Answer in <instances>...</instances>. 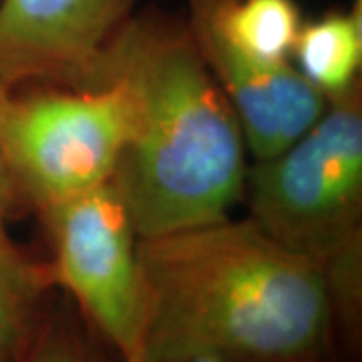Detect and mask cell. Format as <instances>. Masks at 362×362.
Returning <instances> with one entry per match:
<instances>
[{
    "instance_id": "obj_1",
    "label": "cell",
    "mask_w": 362,
    "mask_h": 362,
    "mask_svg": "<svg viewBox=\"0 0 362 362\" xmlns=\"http://www.w3.org/2000/svg\"><path fill=\"white\" fill-rule=\"evenodd\" d=\"M139 264L137 362H342L320 270L250 218L139 238Z\"/></svg>"
},
{
    "instance_id": "obj_2",
    "label": "cell",
    "mask_w": 362,
    "mask_h": 362,
    "mask_svg": "<svg viewBox=\"0 0 362 362\" xmlns=\"http://www.w3.org/2000/svg\"><path fill=\"white\" fill-rule=\"evenodd\" d=\"M99 83L129 101V139L113 181L137 235L226 218L246 194V139L185 21L131 14L101 52L90 85Z\"/></svg>"
},
{
    "instance_id": "obj_3",
    "label": "cell",
    "mask_w": 362,
    "mask_h": 362,
    "mask_svg": "<svg viewBox=\"0 0 362 362\" xmlns=\"http://www.w3.org/2000/svg\"><path fill=\"white\" fill-rule=\"evenodd\" d=\"M250 220L312 262L328 286L342 362L362 346V87L328 101L278 156L247 168Z\"/></svg>"
},
{
    "instance_id": "obj_4",
    "label": "cell",
    "mask_w": 362,
    "mask_h": 362,
    "mask_svg": "<svg viewBox=\"0 0 362 362\" xmlns=\"http://www.w3.org/2000/svg\"><path fill=\"white\" fill-rule=\"evenodd\" d=\"M129 131L113 83L0 90V153L16 197L37 211L113 180Z\"/></svg>"
},
{
    "instance_id": "obj_5",
    "label": "cell",
    "mask_w": 362,
    "mask_h": 362,
    "mask_svg": "<svg viewBox=\"0 0 362 362\" xmlns=\"http://www.w3.org/2000/svg\"><path fill=\"white\" fill-rule=\"evenodd\" d=\"M39 214L51 240L52 286L121 362H137L145 324L139 235L115 181Z\"/></svg>"
},
{
    "instance_id": "obj_6",
    "label": "cell",
    "mask_w": 362,
    "mask_h": 362,
    "mask_svg": "<svg viewBox=\"0 0 362 362\" xmlns=\"http://www.w3.org/2000/svg\"><path fill=\"white\" fill-rule=\"evenodd\" d=\"M137 0H0V90L87 87Z\"/></svg>"
},
{
    "instance_id": "obj_7",
    "label": "cell",
    "mask_w": 362,
    "mask_h": 362,
    "mask_svg": "<svg viewBox=\"0 0 362 362\" xmlns=\"http://www.w3.org/2000/svg\"><path fill=\"white\" fill-rule=\"evenodd\" d=\"M294 66L328 99L361 83L362 0L304 21L294 45Z\"/></svg>"
},
{
    "instance_id": "obj_8",
    "label": "cell",
    "mask_w": 362,
    "mask_h": 362,
    "mask_svg": "<svg viewBox=\"0 0 362 362\" xmlns=\"http://www.w3.org/2000/svg\"><path fill=\"white\" fill-rule=\"evenodd\" d=\"M49 264L0 256V362H18L49 310Z\"/></svg>"
},
{
    "instance_id": "obj_9",
    "label": "cell",
    "mask_w": 362,
    "mask_h": 362,
    "mask_svg": "<svg viewBox=\"0 0 362 362\" xmlns=\"http://www.w3.org/2000/svg\"><path fill=\"white\" fill-rule=\"evenodd\" d=\"M18 362H103L78 322L63 308L49 306Z\"/></svg>"
},
{
    "instance_id": "obj_10",
    "label": "cell",
    "mask_w": 362,
    "mask_h": 362,
    "mask_svg": "<svg viewBox=\"0 0 362 362\" xmlns=\"http://www.w3.org/2000/svg\"><path fill=\"white\" fill-rule=\"evenodd\" d=\"M16 192H14L11 173L6 169V163L0 153V256L13 259H26L28 256L25 250H21L18 244L13 240V235L8 232V218L13 211L14 202H16Z\"/></svg>"
},
{
    "instance_id": "obj_11",
    "label": "cell",
    "mask_w": 362,
    "mask_h": 362,
    "mask_svg": "<svg viewBox=\"0 0 362 362\" xmlns=\"http://www.w3.org/2000/svg\"><path fill=\"white\" fill-rule=\"evenodd\" d=\"M180 362H216V361H209V358H189V361H180Z\"/></svg>"
}]
</instances>
